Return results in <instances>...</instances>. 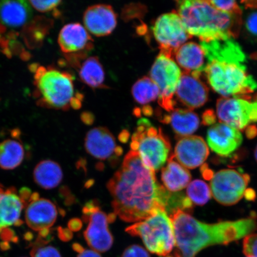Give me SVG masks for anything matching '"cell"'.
Instances as JSON below:
<instances>
[{"mask_svg":"<svg viewBox=\"0 0 257 257\" xmlns=\"http://www.w3.org/2000/svg\"><path fill=\"white\" fill-rule=\"evenodd\" d=\"M160 184L139 154L131 151L107 187L114 213L126 222H140L164 210L159 202ZM165 211V210H164Z\"/></svg>","mask_w":257,"mask_h":257,"instance_id":"1","label":"cell"},{"mask_svg":"<svg viewBox=\"0 0 257 257\" xmlns=\"http://www.w3.org/2000/svg\"><path fill=\"white\" fill-rule=\"evenodd\" d=\"M205 66L202 74L214 91L224 98L249 100L257 82L248 72L246 57L233 38L201 41Z\"/></svg>","mask_w":257,"mask_h":257,"instance_id":"2","label":"cell"},{"mask_svg":"<svg viewBox=\"0 0 257 257\" xmlns=\"http://www.w3.org/2000/svg\"><path fill=\"white\" fill-rule=\"evenodd\" d=\"M175 238L174 252L166 257H195L201 250L215 245H227L257 229L253 217L236 221L207 224L179 210L169 216Z\"/></svg>","mask_w":257,"mask_h":257,"instance_id":"3","label":"cell"},{"mask_svg":"<svg viewBox=\"0 0 257 257\" xmlns=\"http://www.w3.org/2000/svg\"><path fill=\"white\" fill-rule=\"evenodd\" d=\"M176 7L188 34L201 41L236 38L239 34L241 16L221 12L209 1H178Z\"/></svg>","mask_w":257,"mask_h":257,"instance_id":"4","label":"cell"},{"mask_svg":"<svg viewBox=\"0 0 257 257\" xmlns=\"http://www.w3.org/2000/svg\"><path fill=\"white\" fill-rule=\"evenodd\" d=\"M34 95L38 105L42 107L67 110L78 108L81 99L75 94L72 75L53 67L33 64Z\"/></svg>","mask_w":257,"mask_h":257,"instance_id":"5","label":"cell"},{"mask_svg":"<svg viewBox=\"0 0 257 257\" xmlns=\"http://www.w3.org/2000/svg\"><path fill=\"white\" fill-rule=\"evenodd\" d=\"M131 147L139 154L144 165L154 172L165 165L171 152V144L162 128L152 126L146 118L138 121Z\"/></svg>","mask_w":257,"mask_h":257,"instance_id":"6","label":"cell"},{"mask_svg":"<svg viewBox=\"0 0 257 257\" xmlns=\"http://www.w3.org/2000/svg\"><path fill=\"white\" fill-rule=\"evenodd\" d=\"M126 232L132 236L140 237L147 249L160 256L170 255L175 247L172 222L164 210L131 225L126 228Z\"/></svg>","mask_w":257,"mask_h":257,"instance_id":"7","label":"cell"},{"mask_svg":"<svg viewBox=\"0 0 257 257\" xmlns=\"http://www.w3.org/2000/svg\"><path fill=\"white\" fill-rule=\"evenodd\" d=\"M31 6L27 1L0 2V48L11 53L15 40L32 20Z\"/></svg>","mask_w":257,"mask_h":257,"instance_id":"8","label":"cell"},{"mask_svg":"<svg viewBox=\"0 0 257 257\" xmlns=\"http://www.w3.org/2000/svg\"><path fill=\"white\" fill-rule=\"evenodd\" d=\"M182 72L173 57L160 52L150 72V78L158 86L159 104L163 109L171 112L175 110L176 90Z\"/></svg>","mask_w":257,"mask_h":257,"instance_id":"9","label":"cell"},{"mask_svg":"<svg viewBox=\"0 0 257 257\" xmlns=\"http://www.w3.org/2000/svg\"><path fill=\"white\" fill-rule=\"evenodd\" d=\"M82 211L83 221L89 223L84 232L86 242L96 252L107 251L113 243V237L108 229V216L95 200L88 202Z\"/></svg>","mask_w":257,"mask_h":257,"instance_id":"10","label":"cell"},{"mask_svg":"<svg viewBox=\"0 0 257 257\" xmlns=\"http://www.w3.org/2000/svg\"><path fill=\"white\" fill-rule=\"evenodd\" d=\"M153 31L161 52L172 57L175 51L192 37L175 11L160 16L154 24Z\"/></svg>","mask_w":257,"mask_h":257,"instance_id":"11","label":"cell"},{"mask_svg":"<svg viewBox=\"0 0 257 257\" xmlns=\"http://www.w3.org/2000/svg\"><path fill=\"white\" fill-rule=\"evenodd\" d=\"M250 176L233 169H224L215 173L211 180V195L218 203L232 205L245 194Z\"/></svg>","mask_w":257,"mask_h":257,"instance_id":"12","label":"cell"},{"mask_svg":"<svg viewBox=\"0 0 257 257\" xmlns=\"http://www.w3.org/2000/svg\"><path fill=\"white\" fill-rule=\"evenodd\" d=\"M217 115L224 124L242 130L257 121V98L253 101L238 98H221L216 104Z\"/></svg>","mask_w":257,"mask_h":257,"instance_id":"13","label":"cell"},{"mask_svg":"<svg viewBox=\"0 0 257 257\" xmlns=\"http://www.w3.org/2000/svg\"><path fill=\"white\" fill-rule=\"evenodd\" d=\"M58 216L56 205L52 201L32 194L25 207V221L29 227L39 233L50 232Z\"/></svg>","mask_w":257,"mask_h":257,"instance_id":"14","label":"cell"},{"mask_svg":"<svg viewBox=\"0 0 257 257\" xmlns=\"http://www.w3.org/2000/svg\"><path fill=\"white\" fill-rule=\"evenodd\" d=\"M58 43L66 57L78 59L93 48V40L88 31L78 23L67 24L60 31Z\"/></svg>","mask_w":257,"mask_h":257,"instance_id":"15","label":"cell"},{"mask_svg":"<svg viewBox=\"0 0 257 257\" xmlns=\"http://www.w3.org/2000/svg\"><path fill=\"white\" fill-rule=\"evenodd\" d=\"M26 206L27 203L15 188L4 189L0 185V237L12 232L10 227L23 223L21 217Z\"/></svg>","mask_w":257,"mask_h":257,"instance_id":"16","label":"cell"},{"mask_svg":"<svg viewBox=\"0 0 257 257\" xmlns=\"http://www.w3.org/2000/svg\"><path fill=\"white\" fill-rule=\"evenodd\" d=\"M209 153L203 138L194 136L181 138L176 145L173 155L184 168L194 169L205 162Z\"/></svg>","mask_w":257,"mask_h":257,"instance_id":"17","label":"cell"},{"mask_svg":"<svg viewBox=\"0 0 257 257\" xmlns=\"http://www.w3.org/2000/svg\"><path fill=\"white\" fill-rule=\"evenodd\" d=\"M200 78L192 73H182L177 86V99L189 110L202 107L208 100V89Z\"/></svg>","mask_w":257,"mask_h":257,"instance_id":"18","label":"cell"},{"mask_svg":"<svg viewBox=\"0 0 257 257\" xmlns=\"http://www.w3.org/2000/svg\"><path fill=\"white\" fill-rule=\"evenodd\" d=\"M86 152L94 158L105 160L120 157L123 153L115 138L107 128L97 127L90 130L85 140Z\"/></svg>","mask_w":257,"mask_h":257,"instance_id":"19","label":"cell"},{"mask_svg":"<svg viewBox=\"0 0 257 257\" xmlns=\"http://www.w3.org/2000/svg\"><path fill=\"white\" fill-rule=\"evenodd\" d=\"M243 137L239 131L223 123L214 124L207 131L211 150L221 157H227L238 149Z\"/></svg>","mask_w":257,"mask_h":257,"instance_id":"20","label":"cell"},{"mask_svg":"<svg viewBox=\"0 0 257 257\" xmlns=\"http://www.w3.org/2000/svg\"><path fill=\"white\" fill-rule=\"evenodd\" d=\"M83 23L90 33L96 37L106 36L116 27L117 16L110 5H93L86 10Z\"/></svg>","mask_w":257,"mask_h":257,"instance_id":"21","label":"cell"},{"mask_svg":"<svg viewBox=\"0 0 257 257\" xmlns=\"http://www.w3.org/2000/svg\"><path fill=\"white\" fill-rule=\"evenodd\" d=\"M178 65L184 72L201 77L205 66V57L200 44L194 42L183 44L174 54Z\"/></svg>","mask_w":257,"mask_h":257,"instance_id":"22","label":"cell"},{"mask_svg":"<svg viewBox=\"0 0 257 257\" xmlns=\"http://www.w3.org/2000/svg\"><path fill=\"white\" fill-rule=\"evenodd\" d=\"M170 115H165L162 121L170 123L175 133L180 137L191 136L200 126V118L189 109L175 108Z\"/></svg>","mask_w":257,"mask_h":257,"instance_id":"23","label":"cell"},{"mask_svg":"<svg viewBox=\"0 0 257 257\" xmlns=\"http://www.w3.org/2000/svg\"><path fill=\"white\" fill-rule=\"evenodd\" d=\"M191 180V175L189 170L176 162L172 154L168 160V165L162 170V181L165 188L170 192H179L190 184Z\"/></svg>","mask_w":257,"mask_h":257,"instance_id":"24","label":"cell"},{"mask_svg":"<svg viewBox=\"0 0 257 257\" xmlns=\"http://www.w3.org/2000/svg\"><path fill=\"white\" fill-rule=\"evenodd\" d=\"M62 168L57 163L50 160L42 161L34 170V179L36 184L44 189H52L62 181Z\"/></svg>","mask_w":257,"mask_h":257,"instance_id":"25","label":"cell"},{"mask_svg":"<svg viewBox=\"0 0 257 257\" xmlns=\"http://www.w3.org/2000/svg\"><path fill=\"white\" fill-rule=\"evenodd\" d=\"M23 145L18 140L7 139L0 143V168L13 170L20 166L24 160Z\"/></svg>","mask_w":257,"mask_h":257,"instance_id":"26","label":"cell"},{"mask_svg":"<svg viewBox=\"0 0 257 257\" xmlns=\"http://www.w3.org/2000/svg\"><path fill=\"white\" fill-rule=\"evenodd\" d=\"M79 75L82 81L92 88L104 86V70L97 57L86 59L80 67Z\"/></svg>","mask_w":257,"mask_h":257,"instance_id":"27","label":"cell"},{"mask_svg":"<svg viewBox=\"0 0 257 257\" xmlns=\"http://www.w3.org/2000/svg\"><path fill=\"white\" fill-rule=\"evenodd\" d=\"M159 199L161 206L169 216L179 210L190 211L194 205L184 193L170 192L162 185L159 189Z\"/></svg>","mask_w":257,"mask_h":257,"instance_id":"28","label":"cell"},{"mask_svg":"<svg viewBox=\"0 0 257 257\" xmlns=\"http://www.w3.org/2000/svg\"><path fill=\"white\" fill-rule=\"evenodd\" d=\"M135 100L141 104H147L159 98L160 91L156 83L145 76L135 83L132 89Z\"/></svg>","mask_w":257,"mask_h":257,"instance_id":"29","label":"cell"},{"mask_svg":"<svg viewBox=\"0 0 257 257\" xmlns=\"http://www.w3.org/2000/svg\"><path fill=\"white\" fill-rule=\"evenodd\" d=\"M186 194L193 204L203 205L210 200L211 192L210 187L201 180H195L188 186Z\"/></svg>","mask_w":257,"mask_h":257,"instance_id":"30","label":"cell"},{"mask_svg":"<svg viewBox=\"0 0 257 257\" xmlns=\"http://www.w3.org/2000/svg\"><path fill=\"white\" fill-rule=\"evenodd\" d=\"M46 244H34L31 251L32 257H62L60 252L53 246Z\"/></svg>","mask_w":257,"mask_h":257,"instance_id":"31","label":"cell"},{"mask_svg":"<svg viewBox=\"0 0 257 257\" xmlns=\"http://www.w3.org/2000/svg\"><path fill=\"white\" fill-rule=\"evenodd\" d=\"M209 2L215 8L221 12L234 15H242V9L235 1H209Z\"/></svg>","mask_w":257,"mask_h":257,"instance_id":"32","label":"cell"},{"mask_svg":"<svg viewBox=\"0 0 257 257\" xmlns=\"http://www.w3.org/2000/svg\"><path fill=\"white\" fill-rule=\"evenodd\" d=\"M243 252L246 257H257V234L251 233L245 237Z\"/></svg>","mask_w":257,"mask_h":257,"instance_id":"33","label":"cell"},{"mask_svg":"<svg viewBox=\"0 0 257 257\" xmlns=\"http://www.w3.org/2000/svg\"><path fill=\"white\" fill-rule=\"evenodd\" d=\"M31 6L37 11L46 13L53 12L62 3L61 1H30Z\"/></svg>","mask_w":257,"mask_h":257,"instance_id":"34","label":"cell"},{"mask_svg":"<svg viewBox=\"0 0 257 257\" xmlns=\"http://www.w3.org/2000/svg\"><path fill=\"white\" fill-rule=\"evenodd\" d=\"M121 257H150L149 252L142 246L133 245L124 250Z\"/></svg>","mask_w":257,"mask_h":257,"instance_id":"35","label":"cell"},{"mask_svg":"<svg viewBox=\"0 0 257 257\" xmlns=\"http://www.w3.org/2000/svg\"><path fill=\"white\" fill-rule=\"evenodd\" d=\"M245 27L249 34L257 37V12L248 15L246 19Z\"/></svg>","mask_w":257,"mask_h":257,"instance_id":"36","label":"cell"},{"mask_svg":"<svg viewBox=\"0 0 257 257\" xmlns=\"http://www.w3.org/2000/svg\"><path fill=\"white\" fill-rule=\"evenodd\" d=\"M203 123L204 124L210 125L215 124L216 122V117L214 112L211 111L205 112L203 115Z\"/></svg>","mask_w":257,"mask_h":257,"instance_id":"37","label":"cell"},{"mask_svg":"<svg viewBox=\"0 0 257 257\" xmlns=\"http://www.w3.org/2000/svg\"><path fill=\"white\" fill-rule=\"evenodd\" d=\"M78 257H101L98 252L93 249L82 248L79 252Z\"/></svg>","mask_w":257,"mask_h":257,"instance_id":"38","label":"cell"},{"mask_svg":"<svg viewBox=\"0 0 257 257\" xmlns=\"http://www.w3.org/2000/svg\"><path fill=\"white\" fill-rule=\"evenodd\" d=\"M68 226L70 230L78 231L81 229L82 221L78 218H74V219L70 220Z\"/></svg>","mask_w":257,"mask_h":257,"instance_id":"39","label":"cell"},{"mask_svg":"<svg viewBox=\"0 0 257 257\" xmlns=\"http://www.w3.org/2000/svg\"><path fill=\"white\" fill-rule=\"evenodd\" d=\"M201 171L202 176H203L204 179H206L207 180L211 179L213 178L214 176V173L212 170L208 168L207 165H204L202 166L201 169Z\"/></svg>","mask_w":257,"mask_h":257,"instance_id":"40","label":"cell"},{"mask_svg":"<svg viewBox=\"0 0 257 257\" xmlns=\"http://www.w3.org/2000/svg\"><path fill=\"white\" fill-rule=\"evenodd\" d=\"M59 237L63 240H69L72 238V233L70 230L61 229L59 230Z\"/></svg>","mask_w":257,"mask_h":257,"instance_id":"41","label":"cell"},{"mask_svg":"<svg viewBox=\"0 0 257 257\" xmlns=\"http://www.w3.org/2000/svg\"><path fill=\"white\" fill-rule=\"evenodd\" d=\"M247 136L249 138H253L256 135V127L253 126H250L248 130L246 131Z\"/></svg>","mask_w":257,"mask_h":257,"instance_id":"42","label":"cell"},{"mask_svg":"<svg viewBox=\"0 0 257 257\" xmlns=\"http://www.w3.org/2000/svg\"><path fill=\"white\" fill-rule=\"evenodd\" d=\"M248 191H249L248 192V190H246L245 192V195L246 196V199H248V200H252L253 198L255 197V193L253 192L251 189H249Z\"/></svg>","mask_w":257,"mask_h":257,"instance_id":"43","label":"cell"},{"mask_svg":"<svg viewBox=\"0 0 257 257\" xmlns=\"http://www.w3.org/2000/svg\"><path fill=\"white\" fill-rule=\"evenodd\" d=\"M125 132H126V131H123V133H121L120 134V141H121V142H123V143H126L127 142V140H128V137H126V136H128V133H125Z\"/></svg>","mask_w":257,"mask_h":257,"instance_id":"44","label":"cell"},{"mask_svg":"<svg viewBox=\"0 0 257 257\" xmlns=\"http://www.w3.org/2000/svg\"><path fill=\"white\" fill-rule=\"evenodd\" d=\"M254 155H255V160L256 161V162H257V146H256V149L255 150Z\"/></svg>","mask_w":257,"mask_h":257,"instance_id":"45","label":"cell"}]
</instances>
